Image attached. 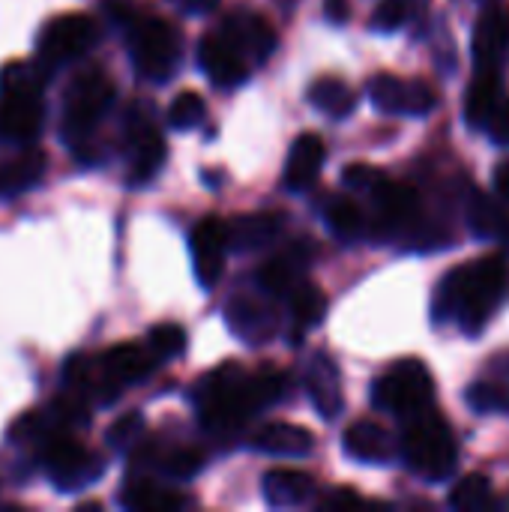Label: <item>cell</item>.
Wrapping results in <instances>:
<instances>
[{
    "label": "cell",
    "mask_w": 509,
    "mask_h": 512,
    "mask_svg": "<svg viewBox=\"0 0 509 512\" xmlns=\"http://www.w3.org/2000/svg\"><path fill=\"white\" fill-rule=\"evenodd\" d=\"M285 393V375L276 369L246 372L225 363L207 372L195 387V408L210 435H237L258 411L276 405Z\"/></svg>",
    "instance_id": "cell-1"
},
{
    "label": "cell",
    "mask_w": 509,
    "mask_h": 512,
    "mask_svg": "<svg viewBox=\"0 0 509 512\" xmlns=\"http://www.w3.org/2000/svg\"><path fill=\"white\" fill-rule=\"evenodd\" d=\"M509 297V264L504 255H486L447 273L435 291V318L459 324L480 336Z\"/></svg>",
    "instance_id": "cell-2"
},
{
    "label": "cell",
    "mask_w": 509,
    "mask_h": 512,
    "mask_svg": "<svg viewBox=\"0 0 509 512\" xmlns=\"http://www.w3.org/2000/svg\"><path fill=\"white\" fill-rule=\"evenodd\" d=\"M51 72L39 60H12L0 69V138L9 144H30L45 123V81Z\"/></svg>",
    "instance_id": "cell-3"
},
{
    "label": "cell",
    "mask_w": 509,
    "mask_h": 512,
    "mask_svg": "<svg viewBox=\"0 0 509 512\" xmlns=\"http://www.w3.org/2000/svg\"><path fill=\"white\" fill-rule=\"evenodd\" d=\"M399 456L408 471L429 483H444L453 477L459 465V444L450 423L429 405L411 417H405V429L399 438Z\"/></svg>",
    "instance_id": "cell-4"
},
{
    "label": "cell",
    "mask_w": 509,
    "mask_h": 512,
    "mask_svg": "<svg viewBox=\"0 0 509 512\" xmlns=\"http://www.w3.org/2000/svg\"><path fill=\"white\" fill-rule=\"evenodd\" d=\"M117 99L114 81L102 72V69H84L78 72L66 93H63V138L66 144H72L75 150L84 147V141L90 138L93 126L111 111Z\"/></svg>",
    "instance_id": "cell-5"
},
{
    "label": "cell",
    "mask_w": 509,
    "mask_h": 512,
    "mask_svg": "<svg viewBox=\"0 0 509 512\" xmlns=\"http://www.w3.org/2000/svg\"><path fill=\"white\" fill-rule=\"evenodd\" d=\"M183 42L180 33L162 18H132L129 21V57L138 78L162 84L180 66Z\"/></svg>",
    "instance_id": "cell-6"
},
{
    "label": "cell",
    "mask_w": 509,
    "mask_h": 512,
    "mask_svg": "<svg viewBox=\"0 0 509 512\" xmlns=\"http://www.w3.org/2000/svg\"><path fill=\"white\" fill-rule=\"evenodd\" d=\"M435 402V378L423 360H399L372 384V405L381 414L411 417Z\"/></svg>",
    "instance_id": "cell-7"
},
{
    "label": "cell",
    "mask_w": 509,
    "mask_h": 512,
    "mask_svg": "<svg viewBox=\"0 0 509 512\" xmlns=\"http://www.w3.org/2000/svg\"><path fill=\"white\" fill-rule=\"evenodd\" d=\"M48 480L57 492H81L105 474V462L72 432H51L39 441Z\"/></svg>",
    "instance_id": "cell-8"
},
{
    "label": "cell",
    "mask_w": 509,
    "mask_h": 512,
    "mask_svg": "<svg viewBox=\"0 0 509 512\" xmlns=\"http://www.w3.org/2000/svg\"><path fill=\"white\" fill-rule=\"evenodd\" d=\"M99 42V24L93 15L84 12H66L42 24L36 36V60L54 72L57 66L87 54Z\"/></svg>",
    "instance_id": "cell-9"
},
{
    "label": "cell",
    "mask_w": 509,
    "mask_h": 512,
    "mask_svg": "<svg viewBox=\"0 0 509 512\" xmlns=\"http://www.w3.org/2000/svg\"><path fill=\"white\" fill-rule=\"evenodd\" d=\"M225 324L243 345H249V348L267 345L279 333L276 297H270L267 291H261V294H249V291L234 294L225 303Z\"/></svg>",
    "instance_id": "cell-10"
},
{
    "label": "cell",
    "mask_w": 509,
    "mask_h": 512,
    "mask_svg": "<svg viewBox=\"0 0 509 512\" xmlns=\"http://www.w3.org/2000/svg\"><path fill=\"white\" fill-rule=\"evenodd\" d=\"M198 63H201L204 75L216 87H237L255 69L252 57L243 51V45L222 24L201 36V42H198Z\"/></svg>",
    "instance_id": "cell-11"
},
{
    "label": "cell",
    "mask_w": 509,
    "mask_h": 512,
    "mask_svg": "<svg viewBox=\"0 0 509 512\" xmlns=\"http://www.w3.org/2000/svg\"><path fill=\"white\" fill-rule=\"evenodd\" d=\"M369 99L378 111L402 117H426L438 108V90L420 78L375 75L369 81Z\"/></svg>",
    "instance_id": "cell-12"
},
{
    "label": "cell",
    "mask_w": 509,
    "mask_h": 512,
    "mask_svg": "<svg viewBox=\"0 0 509 512\" xmlns=\"http://www.w3.org/2000/svg\"><path fill=\"white\" fill-rule=\"evenodd\" d=\"M126 147H129V171H126L129 186L150 183L168 159L165 138L153 126L150 114H144V111H132L126 117Z\"/></svg>",
    "instance_id": "cell-13"
},
{
    "label": "cell",
    "mask_w": 509,
    "mask_h": 512,
    "mask_svg": "<svg viewBox=\"0 0 509 512\" xmlns=\"http://www.w3.org/2000/svg\"><path fill=\"white\" fill-rule=\"evenodd\" d=\"M192 249V267L195 279L201 288H216L222 273H225V258H228V225L219 216H204L189 237Z\"/></svg>",
    "instance_id": "cell-14"
},
{
    "label": "cell",
    "mask_w": 509,
    "mask_h": 512,
    "mask_svg": "<svg viewBox=\"0 0 509 512\" xmlns=\"http://www.w3.org/2000/svg\"><path fill=\"white\" fill-rule=\"evenodd\" d=\"M509 48V27L501 0H483L474 27V60L477 69H501V60Z\"/></svg>",
    "instance_id": "cell-15"
},
{
    "label": "cell",
    "mask_w": 509,
    "mask_h": 512,
    "mask_svg": "<svg viewBox=\"0 0 509 512\" xmlns=\"http://www.w3.org/2000/svg\"><path fill=\"white\" fill-rule=\"evenodd\" d=\"M306 390L315 405V411L324 420H336L345 411V396H342V372L336 360L327 351H318L306 369Z\"/></svg>",
    "instance_id": "cell-16"
},
{
    "label": "cell",
    "mask_w": 509,
    "mask_h": 512,
    "mask_svg": "<svg viewBox=\"0 0 509 512\" xmlns=\"http://www.w3.org/2000/svg\"><path fill=\"white\" fill-rule=\"evenodd\" d=\"M369 195L378 207V222L387 231L408 228L420 216V195L411 183H396V180L381 177Z\"/></svg>",
    "instance_id": "cell-17"
},
{
    "label": "cell",
    "mask_w": 509,
    "mask_h": 512,
    "mask_svg": "<svg viewBox=\"0 0 509 512\" xmlns=\"http://www.w3.org/2000/svg\"><path fill=\"white\" fill-rule=\"evenodd\" d=\"M288 216L282 210H255L243 213L228 225V249L237 252H258L270 246L285 231Z\"/></svg>",
    "instance_id": "cell-18"
},
{
    "label": "cell",
    "mask_w": 509,
    "mask_h": 512,
    "mask_svg": "<svg viewBox=\"0 0 509 512\" xmlns=\"http://www.w3.org/2000/svg\"><path fill=\"white\" fill-rule=\"evenodd\" d=\"M345 453L363 465H387L399 456V444L381 423L357 420L345 429Z\"/></svg>",
    "instance_id": "cell-19"
},
{
    "label": "cell",
    "mask_w": 509,
    "mask_h": 512,
    "mask_svg": "<svg viewBox=\"0 0 509 512\" xmlns=\"http://www.w3.org/2000/svg\"><path fill=\"white\" fill-rule=\"evenodd\" d=\"M327 159V147L324 138L315 132H303L294 138L288 162H285V186L291 192H306L318 183V174L324 168Z\"/></svg>",
    "instance_id": "cell-20"
},
{
    "label": "cell",
    "mask_w": 509,
    "mask_h": 512,
    "mask_svg": "<svg viewBox=\"0 0 509 512\" xmlns=\"http://www.w3.org/2000/svg\"><path fill=\"white\" fill-rule=\"evenodd\" d=\"M309 258H312V243L309 240H297L291 246V252L276 255L267 264L258 267V273H255L258 288L267 291L270 297H288L291 288L300 282V270L309 264Z\"/></svg>",
    "instance_id": "cell-21"
},
{
    "label": "cell",
    "mask_w": 509,
    "mask_h": 512,
    "mask_svg": "<svg viewBox=\"0 0 509 512\" xmlns=\"http://www.w3.org/2000/svg\"><path fill=\"white\" fill-rule=\"evenodd\" d=\"M222 27L243 45V51L252 57L255 66H261L276 51V33H273L270 21L258 12H249V9L231 12L222 21Z\"/></svg>",
    "instance_id": "cell-22"
},
{
    "label": "cell",
    "mask_w": 509,
    "mask_h": 512,
    "mask_svg": "<svg viewBox=\"0 0 509 512\" xmlns=\"http://www.w3.org/2000/svg\"><path fill=\"white\" fill-rule=\"evenodd\" d=\"M315 447V435L294 423H267L252 435V450L279 456V459H303Z\"/></svg>",
    "instance_id": "cell-23"
},
{
    "label": "cell",
    "mask_w": 509,
    "mask_h": 512,
    "mask_svg": "<svg viewBox=\"0 0 509 512\" xmlns=\"http://www.w3.org/2000/svg\"><path fill=\"white\" fill-rule=\"evenodd\" d=\"M504 99V84H501V69H477L468 93H465V120L474 129H486L492 114L498 111Z\"/></svg>",
    "instance_id": "cell-24"
},
{
    "label": "cell",
    "mask_w": 509,
    "mask_h": 512,
    "mask_svg": "<svg viewBox=\"0 0 509 512\" xmlns=\"http://www.w3.org/2000/svg\"><path fill=\"white\" fill-rule=\"evenodd\" d=\"M45 174V153L36 147H27L9 159H0V195L15 198L27 189H33Z\"/></svg>",
    "instance_id": "cell-25"
},
{
    "label": "cell",
    "mask_w": 509,
    "mask_h": 512,
    "mask_svg": "<svg viewBox=\"0 0 509 512\" xmlns=\"http://www.w3.org/2000/svg\"><path fill=\"white\" fill-rule=\"evenodd\" d=\"M120 504L126 510L171 512L186 507V495H180L174 489H165V486H159V483H153L147 477H132L120 492Z\"/></svg>",
    "instance_id": "cell-26"
},
{
    "label": "cell",
    "mask_w": 509,
    "mask_h": 512,
    "mask_svg": "<svg viewBox=\"0 0 509 512\" xmlns=\"http://www.w3.org/2000/svg\"><path fill=\"white\" fill-rule=\"evenodd\" d=\"M315 495V480L303 471L276 468L264 477V498L273 507H300Z\"/></svg>",
    "instance_id": "cell-27"
},
{
    "label": "cell",
    "mask_w": 509,
    "mask_h": 512,
    "mask_svg": "<svg viewBox=\"0 0 509 512\" xmlns=\"http://www.w3.org/2000/svg\"><path fill=\"white\" fill-rule=\"evenodd\" d=\"M468 222H471V231L483 240H507L509 237L507 204L483 192H477L474 201L468 204Z\"/></svg>",
    "instance_id": "cell-28"
},
{
    "label": "cell",
    "mask_w": 509,
    "mask_h": 512,
    "mask_svg": "<svg viewBox=\"0 0 509 512\" xmlns=\"http://www.w3.org/2000/svg\"><path fill=\"white\" fill-rule=\"evenodd\" d=\"M309 102L321 111V114H327V117H333V120H345V117H351L354 114V108H357V93L345 84V81H339V78H318L312 87H309Z\"/></svg>",
    "instance_id": "cell-29"
},
{
    "label": "cell",
    "mask_w": 509,
    "mask_h": 512,
    "mask_svg": "<svg viewBox=\"0 0 509 512\" xmlns=\"http://www.w3.org/2000/svg\"><path fill=\"white\" fill-rule=\"evenodd\" d=\"M288 297H291V315H294L297 339H300L306 330H312V327H318L324 321V315H327V297L312 282H297Z\"/></svg>",
    "instance_id": "cell-30"
},
{
    "label": "cell",
    "mask_w": 509,
    "mask_h": 512,
    "mask_svg": "<svg viewBox=\"0 0 509 512\" xmlns=\"http://www.w3.org/2000/svg\"><path fill=\"white\" fill-rule=\"evenodd\" d=\"M324 219L330 231L345 243H354L366 234V216L351 198H330V204L324 207Z\"/></svg>",
    "instance_id": "cell-31"
},
{
    "label": "cell",
    "mask_w": 509,
    "mask_h": 512,
    "mask_svg": "<svg viewBox=\"0 0 509 512\" xmlns=\"http://www.w3.org/2000/svg\"><path fill=\"white\" fill-rule=\"evenodd\" d=\"M426 6L429 0H381L372 15V27L381 33H393L405 27L408 21H414L420 12H426Z\"/></svg>",
    "instance_id": "cell-32"
},
{
    "label": "cell",
    "mask_w": 509,
    "mask_h": 512,
    "mask_svg": "<svg viewBox=\"0 0 509 512\" xmlns=\"http://www.w3.org/2000/svg\"><path fill=\"white\" fill-rule=\"evenodd\" d=\"M450 507L453 510H486V507H495L492 483L483 474H471V477L459 480L453 495H450Z\"/></svg>",
    "instance_id": "cell-33"
},
{
    "label": "cell",
    "mask_w": 509,
    "mask_h": 512,
    "mask_svg": "<svg viewBox=\"0 0 509 512\" xmlns=\"http://www.w3.org/2000/svg\"><path fill=\"white\" fill-rule=\"evenodd\" d=\"M204 462H207V456L201 450H195V447H177V450H171V453H165L159 459V468H162L165 477L186 483V480H192V477H198L204 471Z\"/></svg>",
    "instance_id": "cell-34"
},
{
    "label": "cell",
    "mask_w": 509,
    "mask_h": 512,
    "mask_svg": "<svg viewBox=\"0 0 509 512\" xmlns=\"http://www.w3.org/2000/svg\"><path fill=\"white\" fill-rule=\"evenodd\" d=\"M204 114H207L204 99L195 90H183L174 96V102L168 108V123H171V129H192L204 120Z\"/></svg>",
    "instance_id": "cell-35"
},
{
    "label": "cell",
    "mask_w": 509,
    "mask_h": 512,
    "mask_svg": "<svg viewBox=\"0 0 509 512\" xmlns=\"http://www.w3.org/2000/svg\"><path fill=\"white\" fill-rule=\"evenodd\" d=\"M147 345H150V351H153L159 360L180 357V354L186 351V330L177 327V324H156V327L147 333Z\"/></svg>",
    "instance_id": "cell-36"
},
{
    "label": "cell",
    "mask_w": 509,
    "mask_h": 512,
    "mask_svg": "<svg viewBox=\"0 0 509 512\" xmlns=\"http://www.w3.org/2000/svg\"><path fill=\"white\" fill-rule=\"evenodd\" d=\"M468 405L477 414H492V411H507L509 393L504 387L492 384V381H477L468 387Z\"/></svg>",
    "instance_id": "cell-37"
},
{
    "label": "cell",
    "mask_w": 509,
    "mask_h": 512,
    "mask_svg": "<svg viewBox=\"0 0 509 512\" xmlns=\"http://www.w3.org/2000/svg\"><path fill=\"white\" fill-rule=\"evenodd\" d=\"M141 435H144V420H141V414L132 411V414H126V417H120V420H114L108 426L105 441H108L111 450H129V447L138 444Z\"/></svg>",
    "instance_id": "cell-38"
},
{
    "label": "cell",
    "mask_w": 509,
    "mask_h": 512,
    "mask_svg": "<svg viewBox=\"0 0 509 512\" xmlns=\"http://www.w3.org/2000/svg\"><path fill=\"white\" fill-rule=\"evenodd\" d=\"M384 177V171H378V168H372V165H348L345 171H342V180H345V186H351V189H366V192H372L375 189V183Z\"/></svg>",
    "instance_id": "cell-39"
},
{
    "label": "cell",
    "mask_w": 509,
    "mask_h": 512,
    "mask_svg": "<svg viewBox=\"0 0 509 512\" xmlns=\"http://www.w3.org/2000/svg\"><path fill=\"white\" fill-rule=\"evenodd\" d=\"M489 135H492V141H498L501 147H509V96L501 99V105H498V111L492 114V120H489Z\"/></svg>",
    "instance_id": "cell-40"
},
{
    "label": "cell",
    "mask_w": 509,
    "mask_h": 512,
    "mask_svg": "<svg viewBox=\"0 0 509 512\" xmlns=\"http://www.w3.org/2000/svg\"><path fill=\"white\" fill-rule=\"evenodd\" d=\"M102 9H105V15L114 21V24H129L132 18H135V12H132V0H102Z\"/></svg>",
    "instance_id": "cell-41"
},
{
    "label": "cell",
    "mask_w": 509,
    "mask_h": 512,
    "mask_svg": "<svg viewBox=\"0 0 509 512\" xmlns=\"http://www.w3.org/2000/svg\"><path fill=\"white\" fill-rule=\"evenodd\" d=\"M357 504H363V498L354 489H336L321 501V507H357Z\"/></svg>",
    "instance_id": "cell-42"
},
{
    "label": "cell",
    "mask_w": 509,
    "mask_h": 512,
    "mask_svg": "<svg viewBox=\"0 0 509 512\" xmlns=\"http://www.w3.org/2000/svg\"><path fill=\"white\" fill-rule=\"evenodd\" d=\"M324 12H327V21L345 24L351 18V0H324Z\"/></svg>",
    "instance_id": "cell-43"
},
{
    "label": "cell",
    "mask_w": 509,
    "mask_h": 512,
    "mask_svg": "<svg viewBox=\"0 0 509 512\" xmlns=\"http://www.w3.org/2000/svg\"><path fill=\"white\" fill-rule=\"evenodd\" d=\"M177 9H183V12H189V15H207V12H213L222 0H171Z\"/></svg>",
    "instance_id": "cell-44"
},
{
    "label": "cell",
    "mask_w": 509,
    "mask_h": 512,
    "mask_svg": "<svg viewBox=\"0 0 509 512\" xmlns=\"http://www.w3.org/2000/svg\"><path fill=\"white\" fill-rule=\"evenodd\" d=\"M495 192H498V198L509 207V162H504V165L495 171Z\"/></svg>",
    "instance_id": "cell-45"
},
{
    "label": "cell",
    "mask_w": 509,
    "mask_h": 512,
    "mask_svg": "<svg viewBox=\"0 0 509 512\" xmlns=\"http://www.w3.org/2000/svg\"><path fill=\"white\" fill-rule=\"evenodd\" d=\"M507 411H509V405H507Z\"/></svg>",
    "instance_id": "cell-46"
}]
</instances>
